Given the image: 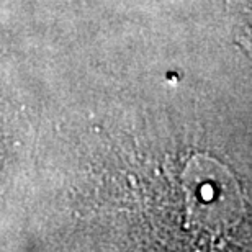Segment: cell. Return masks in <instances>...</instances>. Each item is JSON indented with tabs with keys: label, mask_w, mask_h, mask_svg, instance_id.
Instances as JSON below:
<instances>
[{
	"label": "cell",
	"mask_w": 252,
	"mask_h": 252,
	"mask_svg": "<svg viewBox=\"0 0 252 252\" xmlns=\"http://www.w3.org/2000/svg\"><path fill=\"white\" fill-rule=\"evenodd\" d=\"M236 43L243 49H246V51L249 53V56H252V8L248 13V17H246L244 27L241 30V36L238 38Z\"/></svg>",
	"instance_id": "1"
}]
</instances>
